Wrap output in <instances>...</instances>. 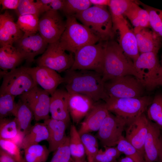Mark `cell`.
<instances>
[{"label": "cell", "instance_id": "1", "mask_svg": "<svg viewBox=\"0 0 162 162\" xmlns=\"http://www.w3.org/2000/svg\"><path fill=\"white\" fill-rule=\"evenodd\" d=\"M65 73L63 83L68 93L86 95L95 102L107 98L101 74L92 70L70 69Z\"/></svg>", "mask_w": 162, "mask_h": 162}, {"label": "cell", "instance_id": "2", "mask_svg": "<svg viewBox=\"0 0 162 162\" xmlns=\"http://www.w3.org/2000/svg\"><path fill=\"white\" fill-rule=\"evenodd\" d=\"M104 48L102 73L104 82L128 75L134 76L140 80L133 62L126 55L118 42L113 39L104 42Z\"/></svg>", "mask_w": 162, "mask_h": 162}, {"label": "cell", "instance_id": "3", "mask_svg": "<svg viewBox=\"0 0 162 162\" xmlns=\"http://www.w3.org/2000/svg\"><path fill=\"white\" fill-rule=\"evenodd\" d=\"M100 41L113 40L115 32L111 14L106 6L94 5L74 15Z\"/></svg>", "mask_w": 162, "mask_h": 162}, {"label": "cell", "instance_id": "4", "mask_svg": "<svg viewBox=\"0 0 162 162\" xmlns=\"http://www.w3.org/2000/svg\"><path fill=\"white\" fill-rule=\"evenodd\" d=\"M65 30L58 40L67 51L74 54L86 45L100 41L86 26L79 23L74 16H67Z\"/></svg>", "mask_w": 162, "mask_h": 162}, {"label": "cell", "instance_id": "5", "mask_svg": "<svg viewBox=\"0 0 162 162\" xmlns=\"http://www.w3.org/2000/svg\"><path fill=\"white\" fill-rule=\"evenodd\" d=\"M153 99L144 95L137 98H108L104 101L108 111L124 119L127 124L145 113Z\"/></svg>", "mask_w": 162, "mask_h": 162}, {"label": "cell", "instance_id": "6", "mask_svg": "<svg viewBox=\"0 0 162 162\" xmlns=\"http://www.w3.org/2000/svg\"><path fill=\"white\" fill-rule=\"evenodd\" d=\"M158 53L152 52L140 54L134 62L140 80L148 91L159 86L161 78L162 67Z\"/></svg>", "mask_w": 162, "mask_h": 162}, {"label": "cell", "instance_id": "7", "mask_svg": "<svg viewBox=\"0 0 162 162\" xmlns=\"http://www.w3.org/2000/svg\"><path fill=\"white\" fill-rule=\"evenodd\" d=\"M104 88L107 98H139L144 96L146 90L139 79L131 75L110 80L104 82Z\"/></svg>", "mask_w": 162, "mask_h": 162}, {"label": "cell", "instance_id": "8", "mask_svg": "<svg viewBox=\"0 0 162 162\" xmlns=\"http://www.w3.org/2000/svg\"><path fill=\"white\" fill-rule=\"evenodd\" d=\"M27 67L21 66L9 71H1L3 80L0 93L20 96L38 86L28 71Z\"/></svg>", "mask_w": 162, "mask_h": 162}, {"label": "cell", "instance_id": "9", "mask_svg": "<svg viewBox=\"0 0 162 162\" xmlns=\"http://www.w3.org/2000/svg\"><path fill=\"white\" fill-rule=\"evenodd\" d=\"M104 42L88 44L77 50L74 53V64L70 69L94 70L102 75Z\"/></svg>", "mask_w": 162, "mask_h": 162}, {"label": "cell", "instance_id": "10", "mask_svg": "<svg viewBox=\"0 0 162 162\" xmlns=\"http://www.w3.org/2000/svg\"><path fill=\"white\" fill-rule=\"evenodd\" d=\"M66 51L59 40L48 44L44 52L36 60L37 66L46 67L58 73L66 71L71 68L74 61V54Z\"/></svg>", "mask_w": 162, "mask_h": 162}, {"label": "cell", "instance_id": "11", "mask_svg": "<svg viewBox=\"0 0 162 162\" xmlns=\"http://www.w3.org/2000/svg\"><path fill=\"white\" fill-rule=\"evenodd\" d=\"M126 122L109 112L98 131L97 138L104 147L116 146L123 136Z\"/></svg>", "mask_w": 162, "mask_h": 162}, {"label": "cell", "instance_id": "12", "mask_svg": "<svg viewBox=\"0 0 162 162\" xmlns=\"http://www.w3.org/2000/svg\"><path fill=\"white\" fill-rule=\"evenodd\" d=\"M50 95L47 92L36 86L19 97L20 99L32 110L34 119L38 122L50 118Z\"/></svg>", "mask_w": 162, "mask_h": 162}, {"label": "cell", "instance_id": "13", "mask_svg": "<svg viewBox=\"0 0 162 162\" xmlns=\"http://www.w3.org/2000/svg\"><path fill=\"white\" fill-rule=\"evenodd\" d=\"M66 21L58 11L50 10L39 18L38 32L48 44L58 41L64 32Z\"/></svg>", "mask_w": 162, "mask_h": 162}, {"label": "cell", "instance_id": "14", "mask_svg": "<svg viewBox=\"0 0 162 162\" xmlns=\"http://www.w3.org/2000/svg\"><path fill=\"white\" fill-rule=\"evenodd\" d=\"M113 29L119 34L118 44L126 55L134 62L140 56L134 31L129 27L124 16L112 19Z\"/></svg>", "mask_w": 162, "mask_h": 162}, {"label": "cell", "instance_id": "15", "mask_svg": "<svg viewBox=\"0 0 162 162\" xmlns=\"http://www.w3.org/2000/svg\"><path fill=\"white\" fill-rule=\"evenodd\" d=\"M48 45V43L37 33L24 34L13 45L23 56L26 62L30 64L34 61L36 56L44 52Z\"/></svg>", "mask_w": 162, "mask_h": 162}, {"label": "cell", "instance_id": "16", "mask_svg": "<svg viewBox=\"0 0 162 162\" xmlns=\"http://www.w3.org/2000/svg\"><path fill=\"white\" fill-rule=\"evenodd\" d=\"M149 122V120L144 113L126 124L125 129L124 137L136 148L143 158L144 144Z\"/></svg>", "mask_w": 162, "mask_h": 162}, {"label": "cell", "instance_id": "17", "mask_svg": "<svg viewBox=\"0 0 162 162\" xmlns=\"http://www.w3.org/2000/svg\"><path fill=\"white\" fill-rule=\"evenodd\" d=\"M27 69L37 85H39L50 95L56 90L59 85L64 82L63 77L56 71L48 68L27 67Z\"/></svg>", "mask_w": 162, "mask_h": 162}, {"label": "cell", "instance_id": "18", "mask_svg": "<svg viewBox=\"0 0 162 162\" xmlns=\"http://www.w3.org/2000/svg\"><path fill=\"white\" fill-rule=\"evenodd\" d=\"M95 102L89 97L78 93H69L68 105L73 122L79 123L93 108Z\"/></svg>", "mask_w": 162, "mask_h": 162}, {"label": "cell", "instance_id": "19", "mask_svg": "<svg viewBox=\"0 0 162 162\" xmlns=\"http://www.w3.org/2000/svg\"><path fill=\"white\" fill-rule=\"evenodd\" d=\"M24 34V33L14 22L13 16L7 10L0 14V47L6 45H13L15 42Z\"/></svg>", "mask_w": 162, "mask_h": 162}, {"label": "cell", "instance_id": "20", "mask_svg": "<svg viewBox=\"0 0 162 162\" xmlns=\"http://www.w3.org/2000/svg\"><path fill=\"white\" fill-rule=\"evenodd\" d=\"M162 128L149 120V128L144 144L145 162H157L162 136Z\"/></svg>", "mask_w": 162, "mask_h": 162}, {"label": "cell", "instance_id": "21", "mask_svg": "<svg viewBox=\"0 0 162 162\" xmlns=\"http://www.w3.org/2000/svg\"><path fill=\"white\" fill-rule=\"evenodd\" d=\"M95 102L91 110L81 123L78 131L80 135L86 133L98 131L109 113L105 102Z\"/></svg>", "mask_w": 162, "mask_h": 162}, {"label": "cell", "instance_id": "22", "mask_svg": "<svg viewBox=\"0 0 162 162\" xmlns=\"http://www.w3.org/2000/svg\"><path fill=\"white\" fill-rule=\"evenodd\" d=\"M69 93L66 90L57 89L51 95L50 113L51 118L68 124L70 120L68 102Z\"/></svg>", "mask_w": 162, "mask_h": 162}, {"label": "cell", "instance_id": "23", "mask_svg": "<svg viewBox=\"0 0 162 162\" xmlns=\"http://www.w3.org/2000/svg\"><path fill=\"white\" fill-rule=\"evenodd\" d=\"M147 28L137 27L134 29L140 54L152 52L158 53L160 47V36Z\"/></svg>", "mask_w": 162, "mask_h": 162}, {"label": "cell", "instance_id": "24", "mask_svg": "<svg viewBox=\"0 0 162 162\" xmlns=\"http://www.w3.org/2000/svg\"><path fill=\"white\" fill-rule=\"evenodd\" d=\"M49 132L48 149L50 152H55L63 143L67 136L65 135L67 123L50 118L44 120Z\"/></svg>", "mask_w": 162, "mask_h": 162}, {"label": "cell", "instance_id": "25", "mask_svg": "<svg viewBox=\"0 0 162 162\" xmlns=\"http://www.w3.org/2000/svg\"><path fill=\"white\" fill-rule=\"evenodd\" d=\"M25 58L14 45L0 47V68L3 71H8L16 68Z\"/></svg>", "mask_w": 162, "mask_h": 162}, {"label": "cell", "instance_id": "26", "mask_svg": "<svg viewBox=\"0 0 162 162\" xmlns=\"http://www.w3.org/2000/svg\"><path fill=\"white\" fill-rule=\"evenodd\" d=\"M13 116L16 118L19 129L25 135L32 126L31 122L34 118L32 110L25 103L19 99L16 103Z\"/></svg>", "mask_w": 162, "mask_h": 162}, {"label": "cell", "instance_id": "27", "mask_svg": "<svg viewBox=\"0 0 162 162\" xmlns=\"http://www.w3.org/2000/svg\"><path fill=\"white\" fill-rule=\"evenodd\" d=\"M49 132L46 124L44 122L37 123L32 126L25 135L20 148L24 150L32 145L38 144L41 141L49 138Z\"/></svg>", "mask_w": 162, "mask_h": 162}, {"label": "cell", "instance_id": "28", "mask_svg": "<svg viewBox=\"0 0 162 162\" xmlns=\"http://www.w3.org/2000/svg\"><path fill=\"white\" fill-rule=\"evenodd\" d=\"M124 16L130 20L134 27H150L149 16L148 11L141 8L133 1L125 13Z\"/></svg>", "mask_w": 162, "mask_h": 162}, {"label": "cell", "instance_id": "29", "mask_svg": "<svg viewBox=\"0 0 162 162\" xmlns=\"http://www.w3.org/2000/svg\"><path fill=\"white\" fill-rule=\"evenodd\" d=\"M24 152V162H46L50 153L46 146L39 144L26 148Z\"/></svg>", "mask_w": 162, "mask_h": 162}, {"label": "cell", "instance_id": "30", "mask_svg": "<svg viewBox=\"0 0 162 162\" xmlns=\"http://www.w3.org/2000/svg\"><path fill=\"white\" fill-rule=\"evenodd\" d=\"M69 147L71 157L74 159L85 158V152L80 136L75 126L71 125L69 136Z\"/></svg>", "mask_w": 162, "mask_h": 162}, {"label": "cell", "instance_id": "31", "mask_svg": "<svg viewBox=\"0 0 162 162\" xmlns=\"http://www.w3.org/2000/svg\"><path fill=\"white\" fill-rule=\"evenodd\" d=\"M39 19L36 15H21L18 16L16 23L24 34H34L38 32Z\"/></svg>", "mask_w": 162, "mask_h": 162}, {"label": "cell", "instance_id": "32", "mask_svg": "<svg viewBox=\"0 0 162 162\" xmlns=\"http://www.w3.org/2000/svg\"><path fill=\"white\" fill-rule=\"evenodd\" d=\"M20 130L15 117L13 119H0V139L10 140L16 135Z\"/></svg>", "mask_w": 162, "mask_h": 162}, {"label": "cell", "instance_id": "33", "mask_svg": "<svg viewBox=\"0 0 162 162\" xmlns=\"http://www.w3.org/2000/svg\"><path fill=\"white\" fill-rule=\"evenodd\" d=\"M147 117L162 128V94H158L153 98L147 110Z\"/></svg>", "mask_w": 162, "mask_h": 162}, {"label": "cell", "instance_id": "34", "mask_svg": "<svg viewBox=\"0 0 162 162\" xmlns=\"http://www.w3.org/2000/svg\"><path fill=\"white\" fill-rule=\"evenodd\" d=\"M92 4L89 0H65L62 11L67 16H74L88 9Z\"/></svg>", "mask_w": 162, "mask_h": 162}, {"label": "cell", "instance_id": "35", "mask_svg": "<svg viewBox=\"0 0 162 162\" xmlns=\"http://www.w3.org/2000/svg\"><path fill=\"white\" fill-rule=\"evenodd\" d=\"M88 162H94V159L99 149L96 137L90 133L80 135Z\"/></svg>", "mask_w": 162, "mask_h": 162}, {"label": "cell", "instance_id": "36", "mask_svg": "<svg viewBox=\"0 0 162 162\" xmlns=\"http://www.w3.org/2000/svg\"><path fill=\"white\" fill-rule=\"evenodd\" d=\"M14 96L7 93H0V119L13 115L16 103Z\"/></svg>", "mask_w": 162, "mask_h": 162}, {"label": "cell", "instance_id": "37", "mask_svg": "<svg viewBox=\"0 0 162 162\" xmlns=\"http://www.w3.org/2000/svg\"><path fill=\"white\" fill-rule=\"evenodd\" d=\"M116 147L122 153L130 158L135 162H145L143 156L124 136L122 137Z\"/></svg>", "mask_w": 162, "mask_h": 162}, {"label": "cell", "instance_id": "38", "mask_svg": "<svg viewBox=\"0 0 162 162\" xmlns=\"http://www.w3.org/2000/svg\"><path fill=\"white\" fill-rule=\"evenodd\" d=\"M144 7L149 14L150 27L160 37H162V10L146 5Z\"/></svg>", "mask_w": 162, "mask_h": 162}, {"label": "cell", "instance_id": "39", "mask_svg": "<svg viewBox=\"0 0 162 162\" xmlns=\"http://www.w3.org/2000/svg\"><path fill=\"white\" fill-rule=\"evenodd\" d=\"M133 1L110 0L108 7L112 19L124 16V14Z\"/></svg>", "mask_w": 162, "mask_h": 162}, {"label": "cell", "instance_id": "40", "mask_svg": "<svg viewBox=\"0 0 162 162\" xmlns=\"http://www.w3.org/2000/svg\"><path fill=\"white\" fill-rule=\"evenodd\" d=\"M15 11L18 16L27 14L40 15L39 9L35 1L33 0H20Z\"/></svg>", "mask_w": 162, "mask_h": 162}, {"label": "cell", "instance_id": "41", "mask_svg": "<svg viewBox=\"0 0 162 162\" xmlns=\"http://www.w3.org/2000/svg\"><path fill=\"white\" fill-rule=\"evenodd\" d=\"M71 158L69 147V136L55 152L50 162H68Z\"/></svg>", "mask_w": 162, "mask_h": 162}, {"label": "cell", "instance_id": "42", "mask_svg": "<svg viewBox=\"0 0 162 162\" xmlns=\"http://www.w3.org/2000/svg\"><path fill=\"white\" fill-rule=\"evenodd\" d=\"M0 148L13 156L18 162H21L23 158L20 148L12 141L7 140L0 139Z\"/></svg>", "mask_w": 162, "mask_h": 162}, {"label": "cell", "instance_id": "43", "mask_svg": "<svg viewBox=\"0 0 162 162\" xmlns=\"http://www.w3.org/2000/svg\"><path fill=\"white\" fill-rule=\"evenodd\" d=\"M115 160L102 149L99 150L94 159V162H113Z\"/></svg>", "mask_w": 162, "mask_h": 162}, {"label": "cell", "instance_id": "44", "mask_svg": "<svg viewBox=\"0 0 162 162\" xmlns=\"http://www.w3.org/2000/svg\"><path fill=\"white\" fill-rule=\"evenodd\" d=\"M20 0H0V4L2 6V10L16 9Z\"/></svg>", "mask_w": 162, "mask_h": 162}, {"label": "cell", "instance_id": "45", "mask_svg": "<svg viewBox=\"0 0 162 162\" xmlns=\"http://www.w3.org/2000/svg\"><path fill=\"white\" fill-rule=\"evenodd\" d=\"M65 0H52L50 4V10L62 11Z\"/></svg>", "mask_w": 162, "mask_h": 162}, {"label": "cell", "instance_id": "46", "mask_svg": "<svg viewBox=\"0 0 162 162\" xmlns=\"http://www.w3.org/2000/svg\"><path fill=\"white\" fill-rule=\"evenodd\" d=\"M0 162H18L12 155L0 148Z\"/></svg>", "mask_w": 162, "mask_h": 162}, {"label": "cell", "instance_id": "47", "mask_svg": "<svg viewBox=\"0 0 162 162\" xmlns=\"http://www.w3.org/2000/svg\"><path fill=\"white\" fill-rule=\"evenodd\" d=\"M25 136V134L24 132L23 131L20 130L14 138L9 140L14 142L20 148Z\"/></svg>", "mask_w": 162, "mask_h": 162}, {"label": "cell", "instance_id": "48", "mask_svg": "<svg viewBox=\"0 0 162 162\" xmlns=\"http://www.w3.org/2000/svg\"><path fill=\"white\" fill-rule=\"evenodd\" d=\"M92 4L99 6H109L110 0H89Z\"/></svg>", "mask_w": 162, "mask_h": 162}, {"label": "cell", "instance_id": "49", "mask_svg": "<svg viewBox=\"0 0 162 162\" xmlns=\"http://www.w3.org/2000/svg\"><path fill=\"white\" fill-rule=\"evenodd\" d=\"M113 162H135L130 158L125 156V157L118 158Z\"/></svg>", "mask_w": 162, "mask_h": 162}, {"label": "cell", "instance_id": "50", "mask_svg": "<svg viewBox=\"0 0 162 162\" xmlns=\"http://www.w3.org/2000/svg\"><path fill=\"white\" fill-rule=\"evenodd\" d=\"M157 162H162V134L161 138L160 146Z\"/></svg>", "mask_w": 162, "mask_h": 162}, {"label": "cell", "instance_id": "51", "mask_svg": "<svg viewBox=\"0 0 162 162\" xmlns=\"http://www.w3.org/2000/svg\"><path fill=\"white\" fill-rule=\"evenodd\" d=\"M85 158L80 159H74L71 157L68 162H85Z\"/></svg>", "mask_w": 162, "mask_h": 162}, {"label": "cell", "instance_id": "52", "mask_svg": "<svg viewBox=\"0 0 162 162\" xmlns=\"http://www.w3.org/2000/svg\"><path fill=\"white\" fill-rule=\"evenodd\" d=\"M161 65L162 69V57L161 58ZM159 85L162 86V74L161 78L159 82Z\"/></svg>", "mask_w": 162, "mask_h": 162}, {"label": "cell", "instance_id": "53", "mask_svg": "<svg viewBox=\"0 0 162 162\" xmlns=\"http://www.w3.org/2000/svg\"><path fill=\"white\" fill-rule=\"evenodd\" d=\"M21 162H24V159H23V158L22 160V161H21Z\"/></svg>", "mask_w": 162, "mask_h": 162}, {"label": "cell", "instance_id": "54", "mask_svg": "<svg viewBox=\"0 0 162 162\" xmlns=\"http://www.w3.org/2000/svg\"></svg>", "mask_w": 162, "mask_h": 162}]
</instances>
